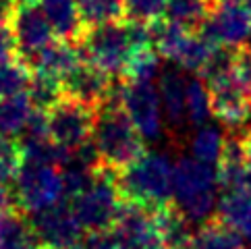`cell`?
<instances>
[{"mask_svg": "<svg viewBox=\"0 0 251 249\" xmlns=\"http://www.w3.org/2000/svg\"><path fill=\"white\" fill-rule=\"evenodd\" d=\"M92 141L100 156V168L110 173H121L146 154V141L121 108V85H114L110 98L96 112Z\"/></svg>", "mask_w": 251, "mask_h": 249, "instance_id": "1", "label": "cell"}, {"mask_svg": "<svg viewBox=\"0 0 251 249\" xmlns=\"http://www.w3.org/2000/svg\"><path fill=\"white\" fill-rule=\"evenodd\" d=\"M218 171L216 166L183 156L173 171V203L191 222L203 224L216 216L218 208Z\"/></svg>", "mask_w": 251, "mask_h": 249, "instance_id": "2", "label": "cell"}, {"mask_svg": "<svg viewBox=\"0 0 251 249\" xmlns=\"http://www.w3.org/2000/svg\"><path fill=\"white\" fill-rule=\"evenodd\" d=\"M173 171L166 154L146 152L121 173H114V183L123 199L156 210L173 201Z\"/></svg>", "mask_w": 251, "mask_h": 249, "instance_id": "3", "label": "cell"}, {"mask_svg": "<svg viewBox=\"0 0 251 249\" xmlns=\"http://www.w3.org/2000/svg\"><path fill=\"white\" fill-rule=\"evenodd\" d=\"M79 50H81L83 60L92 62L94 67L102 69L110 77L121 75L131 52L135 50L127 19L85 27L79 40Z\"/></svg>", "mask_w": 251, "mask_h": 249, "instance_id": "4", "label": "cell"}, {"mask_svg": "<svg viewBox=\"0 0 251 249\" xmlns=\"http://www.w3.org/2000/svg\"><path fill=\"white\" fill-rule=\"evenodd\" d=\"M67 201L85 233H104L112 228L123 198L114 183V173L98 168L94 183L81 195Z\"/></svg>", "mask_w": 251, "mask_h": 249, "instance_id": "5", "label": "cell"}, {"mask_svg": "<svg viewBox=\"0 0 251 249\" xmlns=\"http://www.w3.org/2000/svg\"><path fill=\"white\" fill-rule=\"evenodd\" d=\"M13 181L17 206L25 214H38L62 199V181L56 166L21 162Z\"/></svg>", "mask_w": 251, "mask_h": 249, "instance_id": "6", "label": "cell"}, {"mask_svg": "<svg viewBox=\"0 0 251 249\" xmlns=\"http://www.w3.org/2000/svg\"><path fill=\"white\" fill-rule=\"evenodd\" d=\"M210 90L212 114L230 133H241L251 123V87L235 75V71L214 81H205Z\"/></svg>", "mask_w": 251, "mask_h": 249, "instance_id": "7", "label": "cell"}, {"mask_svg": "<svg viewBox=\"0 0 251 249\" xmlns=\"http://www.w3.org/2000/svg\"><path fill=\"white\" fill-rule=\"evenodd\" d=\"M6 21L15 40L17 58L23 65L31 60L38 52H42L48 44L54 42V31H52L42 6L35 2L13 4Z\"/></svg>", "mask_w": 251, "mask_h": 249, "instance_id": "8", "label": "cell"}, {"mask_svg": "<svg viewBox=\"0 0 251 249\" xmlns=\"http://www.w3.org/2000/svg\"><path fill=\"white\" fill-rule=\"evenodd\" d=\"M121 108L139 131L143 141H158L164 133V117L160 94L154 83L121 85Z\"/></svg>", "mask_w": 251, "mask_h": 249, "instance_id": "9", "label": "cell"}, {"mask_svg": "<svg viewBox=\"0 0 251 249\" xmlns=\"http://www.w3.org/2000/svg\"><path fill=\"white\" fill-rule=\"evenodd\" d=\"M29 218L44 249H85L87 233L77 222L67 199H60L56 206L31 214Z\"/></svg>", "mask_w": 251, "mask_h": 249, "instance_id": "10", "label": "cell"}, {"mask_svg": "<svg viewBox=\"0 0 251 249\" xmlns=\"http://www.w3.org/2000/svg\"><path fill=\"white\" fill-rule=\"evenodd\" d=\"M46 119L50 139L62 149L73 152L87 139H92L96 112L69 98H62L50 110H46Z\"/></svg>", "mask_w": 251, "mask_h": 249, "instance_id": "11", "label": "cell"}, {"mask_svg": "<svg viewBox=\"0 0 251 249\" xmlns=\"http://www.w3.org/2000/svg\"><path fill=\"white\" fill-rule=\"evenodd\" d=\"M160 104H162L164 127H168L170 144L175 148H183L189 135V119H187V77L185 71L176 67H168L160 73Z\"/></svg>", "mask_w": 251, "mask_h": 249, "instance_id": "12", "label": "cell"}, {"mask_svg": "<svg viewBox=\"0 0 251 249\" xmlns=\"http://www.w3.org/2000/svg\"><path fill=\"white\" fill-rule=\"evenodd\" d=\"M200 33L214 46L243 48L251 40V11L241 2L214 4Z\"/></svg>", "mask_w": 251, "mask_h": 249, "instance_id": "13", "label": "cell"}, {"mask_svg": "<svg viewBox=\"0 0 251 249\" xmlns=\"http://www.w3.org/2000/svg\"><path fill=\"white\" fill-rule=\"evenodd\" d=\"M60 81H62L65 98L85 106V108L94 110V112L102 108L114 90L110 75L104 73L102 69L94 67L92 62H87V60H81L69 75L62 77Z\"/></svg>", "mask_w": 251, "mask_h": 249, "instance_id": "14", "label": "cell"}, {"mask_svg": "<svg viewBox=\"0 0 251 249\" xmlns=\"http://www.w3.org/2000/svg\"><path fill=\"white\" fill-rule=\"evenodd\" d=\"M81 60H83V56H81V50H79V44L56 40V42L48 44L42 52H38L31 60L25 62V67H27L31 73H42V75L62 79Z\"/></svg>", "mask_w": 251, "mask_h": 249, "instance_id": "15", "label": "cell"}, {"mask_svg": "<svg viewBox=\"0 0 251 249\" xmlns=\"http://www.w3.org/2000/svg\"><path fill=\"white\" fill-rule=\"evenodd\" d=\"M40 6L56 40L79 44L85 31V23L79 13L77 0H40Z\"/></svg>", "mask_w": 251, "mask_h": 249, "instance_id": "16", "label": "cell"}, {"mask_svg": "<svg viewBox=\"0 0 251 249\" xmlns=\"http://www.w3.org/2000/svg\"><path fill=\"white\" fill-rule=\"evenodd\" d=\"M151 216H154V226L158 237L162 239V243L168 249H187L191 243L193 237V224L187 220L178 208L173 201L166 203V206H160L156 210H151Z\"/></svg>", "mask_w": 251, "mask_h": 249, "instance_id": "17", "label": "cell"}, {"mask_svg": "<svg viewBox=\"0 0 251 249\" xmlns=\"http://www.w3.org/2000/svg\"><path fill=\"white\" fill-rule=\"evenodd\" d=\"M0 249H44L25 212L13 210L0 216Z\"/></svg>", "mask_w": 251, "mask_h": 249, "instance_id": "18", "label": "cell"}, {"mask_svg": "<svg viewBox=\"0 0 251 249\" xmlns=\"http://www.w3.org/2000/svg\"><path fill=\"white\" fill-rule=\"evenodd\" d=\"M216 218L230 230H235L239 237L251 233V193L224 191L218 199Z\"/></svg>", "mask_w": 251, "mask_h": 249, "instance_id": "19", "label": "cell"}, {"mask_svg": "<svg viewBox=\"0 0 251 249\" xmlns=\"http://www.w3.org/2000/svg\"><path fill=\"white\" fill-rule=\"evenodd\" d=\"M224 141L226 135L220 127H214V124H201V127H195L189 135H187L185 146L189 148V152L195 160L212 166H218L222 152H224Z\"/></svg>", "mask_w": 251, "mask_h": 249, "instance_id": "20", "label": "cell"}, {"mask_svg": "<svg viewBox=\"0 0 251 249\" xmlns=\"http://www.w3.org/2000/svg\"><path fill=\"white\" fill-rule=\"evenodd\" d=\"M33 110V104L25 92L0 98V135L8 139L21 135Z\"/></svg>", "mask_w": 251, "mask_h": 249, "instance_id": "21", "label": "cell"}, {"mask_svg": "<svg viewBox=\"0 0 251 249\" xmlns=\"http://www.w3.org/2000/svg\"><path fill=\"white\" fill-rule=\"evenodd\" d=\"M212 0H168L162 19L189 31H200L203 21L212 13Z\"/></svg>", "mask_w": 251, "mask_h": 249, "instance_id": "22", "label": "cell"}, {"mask_svg": "<svg viewBox=\"0 0 251 249\" xmlns=\"http://www.w3.org/2000/svg\"><path fill=\"white\" fill-rule=\"evenodd\" d=\"M189 249H243L241 237L214 216L193 233Z\"/></svg>", "mask_w": 251, "mask_h": 249, "instance_id": "23", "label": "cell"}, {"mask_svg": "<svg viewBox=\"0 0 251 249\" xmlns=\"http://www.w3.org/2000/svg\"><path fill=\"white\" fill-rule=\"evenodd\" d=\"M214 44L205 40L200 31H189L170 62H175V67L185 71V73H200L208 62Z\"/></svg>", "mask_w": 251, "mask_h": 249, "instance_id": "24", "label": "cell"}, {"mask_svg": "<svg viewBox=\"0 0 251 249\" xmlns=\"http://www.w3.org/2000/svg\"><path fill=\"white\" fill-rule=\"evenodd\" d=\"M160 73H162L160 54L154 50V46H146L131 52L121 75L127 83H154Z\"/></svg>", "mask_w": 251, "mask_h": 249, "instance_id": "25", "label": "cell"}, {"mask_svg": "<svg viewBox=\"0 0 251 249\" xmlns=\"http://www.w3.org/2000/svg\"><path fill=\"white\" fill-rule=\"evenodd\" d=\"M212 117V102H210V90L208 83L197 75L187 77V119L189 127H201Z\"/></svg>", "mask_w": 251, "mask_h": 249, "instance_id": "26", "label": "cell"}, {"mask_svg": "<svg viewBox=\"0 0 251 249\" xmlns=\"http://www.w3.org/2000/svg\"><path fill=\"white\" fill-rule=\"evenodd\" d=\"M29 100L33 104L35 110H50L56 102H60L65 98V92H62V81L56 77L50 75H42V73H31L27 92Z\"/></svg>", "mask_w": 251, "mask_h": 249, "instance_id": "27", "label": "cell"}, {"mask_svg": "<svg viewBox=\"0 0 251 249\" xmlns=\"http://www.w3.org/2000/svg\"><path fill=\"white\" fill-rule=\"evenodd\" d=\"M77 6L85 27L121 21L125 17V0H77Z\"/></svg>", "mask_w": 251, "mask_h": 249, "instance_id": "28", "label": "cell"}, {"mask_svg": "<svg viewBox=\"0 0 251 249\" xmlns=\"http://www.w3.org/2000/svg\"><path fill=\"white\" fill-rule=\"evenodd\" d=\"M31 71L19 58L0 62V98L27 92Z\"/></svg>", "mask_w": 251, "mask_h": 249, "instance_id": "29", "label": "cell"}, {"mask_svg": "<svg viewBox=\"0 0 251 249\" xmlns=\"http://www.w3.org/2000/svg\"><path fill=\"white\" fill-rule=\"evenodd\" d=\"M168 0H125V19L139 23H154L162 19Z\"/></svg>", "mask_w": 251, "mask_h": 249, "instance_id": "30", "label": "cell"}, {"mask_svg": "<svg viewBox=\"0 0 251 249\" xmlns=\"http://www.w3.org/2000/svg\"><path fill=\"white\" fill-rule=\"evenodd\" d=\"M23 162L19 144L0 135V183H11Z\"/></svg>", "mask_w": 251, "mask_h": 249, "instance_id": "31", "label": "cell"}, {"mask_svg": "<svg viewBox=\"0 0 251 249\" xmlns=\"http://www.w3.org/2000/svg\"><path fill=\"white\" fill-rule=\"evenodd\" d=\"M85 249H125V247L112 235V230H104V233H87Z\"/></svg>", "mask_w": 251, "mask_h": 249, "instance_id": "32", "label": "cell"}, {"mask_svg": "<svg viewBox=\"0 0 251 249\" xmlns=\"http://www.w3.org/2000/svg\"><path fill=\"white\" fill-rule=\"evenodd\" d=\"M13 58H17L13 33H11V27H8V21L0 19V62H6Z\"/></svg>", "mask_w": 251, "mask_h": 249, "instance_id": "33", "label": "cell"}, {"mask_svg": "<svg viewBox=\"0 0 251 249\" xmlns=\"http://www.w3.org/2000/svg\"><path fill=\"white\" fill-rule=\"evenodd\" d=\"M13 210H19L13 187L8 183H0V216H4V214H8V212H13Z\"/></svg>", "mask_w": 251, "mask_h": 249, "instance_id": "34", "label": "cell"}, {"mask_svg": "<svg viewBox=\"0 0 251 249\" xmlns=\"http://www.w3.org/2000/svg\"><path fill=\"white\" fill-rule=\"evenodd\" d=\"M239 137H241V146H243V152H245V160H247V164L251 166V124L245 131L239 133Z\"/></svg>", "mask_w": 251, "mask_h": 249, "instance_id": "35", "label": "cell"}, {"mask_svg": "<svg viewBox=\"0 0 251 249\" xmlns=\"http://www.w3.org/2000/svg\"><path fill=\"white\" fill-rule=\"evenodd\" d=\"M13 8V2L11 0H0V19H6L8 17V11Z\"/></svg>", "mask_w": 251, "mask_h": 249, "instance_id": "36", "label": "cell"}, {"mask_svg": "<svg viewBox=\"0 0 251 249\" xmlns=\"http://www.w3.org/2000/svg\"><path fill=\"white\" fill-rule=\"evenodd\" d=\"M241 241H243V249H251V233H247L245 237H241Z\"/></svg>", "mask_w": 251, "mask_h": 249, "instance_id": "37", "label": "cell"}, {"mask_svg": "<svg viewBox=\"0 0 251 249\" xmlns=\"http://www.w3.org/2000/svg\"><path fill=\"white\" fill-rule=\"evenodd\" d=\"M224 2H241V0H214V4H224Z\"/></svg>", "mask_w": 251, "mask_h": 249, "instance_id": "38", "label": "cell"}, {"mask_svg": "<svg viewBox=\"0 0 251 249\" xmlns=\"http://www.w3.org/2000/svg\"><path fill=\"white\" fill-rule=\"evenodd\" d=\"M13 4H21V2H38V0H11Z\"/></svg>", "mask_w": 251, "mask_h": 249, "instance_id": "39", "label": "cell"}, {"mask_svg": "<svg viewBox=\"0 0 251 249\" xmlns=\"http://www.w3.org/2000/svg\"><path fill=\"white\" fill-rule=\"evenodd\" d=\"M241 4H243L245 8H249V11H251V0H241Z\"/></svg>", "mask_w": 251, "mask_h": 249, "instance_id": "40", "label": "cell"}, {"mask_svg": "<svg viewBox=\"0 0 251 249\" xmlns=\"http://www.w3.org/2000/svg\"><path fill=\"white\" fill-rule=\"evenodd\" d=\"M247 46H249V48H251V40H249V44H247Z\"/></svg>", "mask_w": 251, "mask_h": 249, "instance_id": "41", "label": "cell"}, {"mask_svg": "<svg viewBox=\"0 0 251 249\" xmlns=\"http://www.w3.org/2000/svg\"><path fill=\"white\" fill-rule=\"evenodd\" d=\"M212 2H214V0H212Z\"/></svg>", "mask_w": 251, "mask_h": 249, "instance_id": "42", "label": "cell"}]
</instances>
